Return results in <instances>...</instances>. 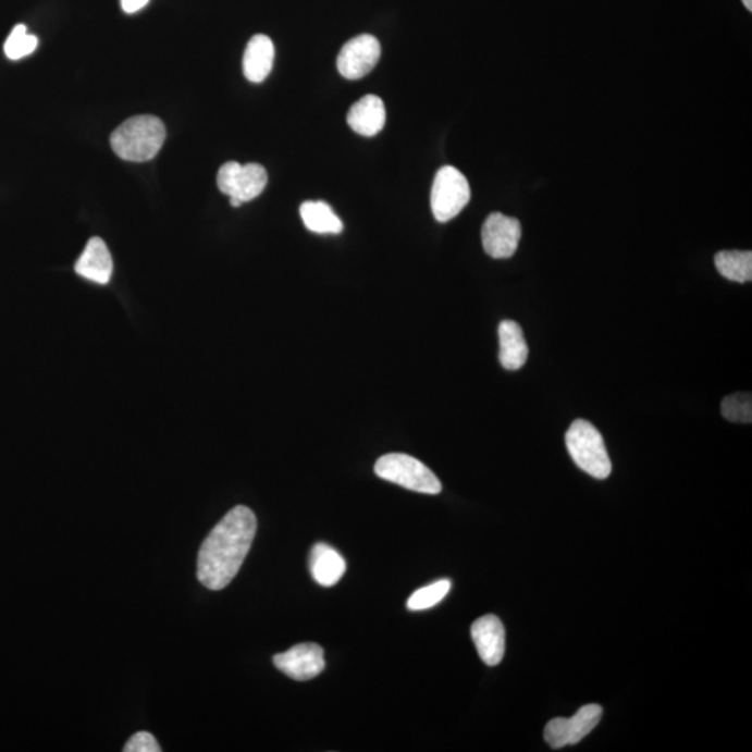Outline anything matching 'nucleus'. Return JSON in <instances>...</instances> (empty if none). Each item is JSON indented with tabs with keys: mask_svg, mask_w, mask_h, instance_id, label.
Returning <instances> with one entry per match:
<instances>
[{
	"mask_svg": "<svg viewBox=\"0 0 752 752\" xmlns=\"http://www.w3.org/2000/svg\"><path fill=\"white\" fill-rule=\"evenodd\" d=\"M257 517L246 506H236L218 522L204 541L197 562V577L208 590L231 584L251 550Z\"/></svg>",
	"mask_w": 752,
	"mask_h": 752,
	"instance_id": "1",
	"label": "nucleus"
},
{
	"mask_svg": "<svg viewBox=\"0 0 752 752\" xmlns=\"http://www.w3.org/2000/svg\"><path fill=\"white\" fill-rule=\"evenodd\" d=\"M167 138L161 119L141 114L124 122L112 133L111 146L119 158L128 162H147L158 156Z\"/></svg>",
	"mask_w": 752,
	"mask_h": 752,
	"instance_id": "2",
	"label": "nucleus"
},
{
	"mask_svg": "<svg viewBox=\"0 0 752 752\" xmlns=\"http://www.w3.org/2000/svg\"><path fill=\"white\" fill-rule=\"evenodd\" d=\"M566 446L576 465L587 474L605 480L611 476L612 463L604 437L591 422L576 420L566 433Z\"/></svg>",
	"mask_w": 752,
	"mask_h": 752,
	"instance_id": "3",
	"label": "nucleus"
},
{
	"mask_svg": "<svg viewBox=\"0 0 752 752\" xmlns=\"http://www.w3.org/2000/svg\"><path fill=\"white\" fill-rule=\"evenodd\" d=\"M375 474L382 480L427 495L442 491L441 481L424 463L405 453H390L375 463Z\"/></svg>",
	"mask_w": 752,
	"mask_h": 752,
	"instance_id": "4",
	"label": "nucleus"
},
{
	"mask_svg": "<svg viewBox=\"0 0 752 752\" xmlns=\"http://www.w3.org/2000/svg\"><path fill=\"white\" fill-rule=\"evenodd\" d=\"M471 188L458 169L443 167L437 171L431 190V208L437 222H449L470 202Z\"/></svg>",
	"mask_w": 752,
	"mask_h": 752,
	"instance_id": "5",
	"label": "nucleus"
},
{
	"mask_svg": "<svg viewBox=\"0 0 752 752\" xmlns=\"http://www.w3.org/2000/svg\"><path fill=\"white\" fill-rule=\"evenodd\" d=\"M217 182L219 190L244 204L252 201L266 190L268 173L261 164L232 161L219 169Z\"/></svg>",
	"mask_w": 752,
	"mask_h": 752,
	"instance_id": "6",
	"label": "nucleus"
},
{
	"mask_svg": "<svg viewBox=\"0 0 752 752\" xmlns=\"http://www.w3.org/2000/svg\"><path fill=\"white\" fill-rule=\"evenodd\" d=\"M381 58V44L373 35H358L342 48L337 57V70L347 79L366 77Z\"/></svg>",
	"mask_w": 752,
	"mask_h": 752,
	"instance_id": "7",
	"label": "nucleus"
},
{
	"mask_svg": "<svg viewBox=\"0 0 752 752\" xmlns=\"http://www.w3.org/2000/svg\"><path fill=\"white\" fill-rule=\"evenodd\" d=\"M520 238V222L500 212L491 213L482 226V246L488 256L495 260L515 256Z\"/></svg>",
	"mask_w": 752,
	"mask_h": 752,
	"instance_id": "8",
	"label": "nucleus"
},
{
	"mask_svg": "<svg viewBox=\"0 0 752 752\" xmlns=\"http://www.w3.org/2000/svg\"><path fill=\"white\" fill-rule=\"evenodd\" d=\"M273 664L293 680L307 681L321 675L325 669L322 646L306 642L273 656Z\"/></svg>",
	"mask_w": 752,
	"mask_h": 752,
	"instance_id": "9",
	"label": "nucleus"
},
{
	"mask_svg": "<svg viewBox=\"0 0 752 752\" xmlns=\"http://www.w3.org/2000/svg\"><path fill=\"white\" fill-rule=\"evenodd\" d=\"M478 655L488 666L500 665L505 656V627L496 616L486 615L474 621L471 627Z\"/></svg>",
	"mask_w": 752,
	"mask_h": 752,
	"instance_id": "10",
	"label": "nucleus"
},
{
	"mask_svg": "<svg viewBox=\"0 0 752 752\" xmlns=\"http://www.w3.org/2000/svg\"><path fill=\"white\" fill-rule=\"evenodd\" d=\"M76 272L79 276L96 282L98 285H108L113 273V260L107 244L102 238L93 237L76 262Z\"/></svg>",
	"mask_w": 752,
	"mask_h": 752,
	"instance_id": "11",
	"label": "nucleus"
},
{
	"mask_svg": "<svg viewBox=\"0 0 752 752\" xmlns=\"http://www.w3.org/2000/svg\"><path fill=\"white\" fill-rule=\"evenodd\" d=\"M348 126L362 137H373L382 132L386 123V109L382 99L366 96L353 104L347 114Z\"/></svg>",
	"mask_w": 752,
	"mask_h": 752,
	"instance_id": "12",
	"label": "nucleus"
},
{
	"mask_svg": "<svg viewBox=\"0 0 752 752\" xmlns=\"http://www.w3.org/2000/svg\"><path fill=\"white\" fill-rule=\"evenodd\" d=\"M275 47L267 35H254L243 58L244 76L251 83H262L272 72Z\"/></svg>",
	"mask_w": 752,
	"mask_h": 752,
	"instance_id": "13",
	"label": "nucleus"
},
{
	"mask_svg": "<svg viewBox=\"0 0 752 752\" xmlns=\"http://www.w3.org/2000/svg\"><path fill=\"white\" fill-rule=\"evenodd\" d=\"M310 570L318 584L333 587L345 576L346 562L335 547L321 542L312 547Z\"/></svg>",
	"mask_w": 752,
	"mask_h": 752,
	"instance_id": "14",
	"label": "nucleus"
},
{
	"mask_svg": "<svg viewBox=\"0 0 752 752\" xmlns=\"http://www.w3.org/2000/svg\"><path fill=\"white\" fill-rule=\"evenodd\" d=\"M500 360L503 368L509 371L520 370L528 358V346L519 323L502 321L500 325Z\"/></svg>",
	"mask_w": 752,
	"mask_h": 752,
	"instance_id": "15",
	"label": "nucleus"
},
{
	"mask_svg": "<svg viewBox=\"0 0 752 752\" xmlns=\"http://www.w3.org/2000/svg\"><path fill=\"white\" fill-rule=\"evenodd\" d=\"M300 215L308 231L318 234H338L343 231L341 218L323 201L301 204Z\"/></svg>",
	"mask_w": 752,
	"mask_h": 752,
	"instance_id": "16",
	"label": "nucleus"
},
{
	"mask_svg": "<svg viewBox=\"0 0 752 752\" xmlns=\"http://www.w3.org/2000/svg\"><path fill=\"white\" fill-rule=\"evenodd\" d=\"M715 266L722 276L731 282L747 283L752 279L751 251H720L716 254Z\"/></svg>",
	"mask_w": 752,
	"mask_h": 752,
	"instance_id": "17",
	"label": "nucleus"
},
{
	"mask_svg": "<svg viewBox=\"0 0 752 752\" xmlns=\"http://www.w3.org/2000/svg\"><path fill=\"white\" fill-rule=\"evenodd\" d=\"M602 714L601 705L590 704L577 711L572 718L567 719V731H569V745L579 744L587 736L600 724Z\"/></svg>",
	"mask_w": 752,
	"mask_h": 752,
	"instance_id": "18",
	"label": "nucleus"
},
{
	"mask_svg": "<svg viewBox=\"0 0 752 752\" xmlns=\"http://www.w3.org/2000/svg\"><path fill=\"white\" fill-rule=\"evenodd\" d=\"M452 582L449 580H440L433 582L424 589L417 590L415 594L408 597L407 607L410 611H426L430 607L440 604V602L449 594Z\"/></svg>",
	"mask_w": 752,
	"mask_h": 752,
	"instance_id": "19",
	"label": "nucleus"
},
{
	"mask_svg": "<svg viewBox=\"0 0 752 752\" xmlns=\"http://www.w3.org/2000/svg\"><path fill=\"white\" fill-rule=\"evenodd\" d=\"M38 47V38L35 35L27 33V27L23 24L13 28L10 33L7 42H4V53L10 61H20V59L28 57Z\"/></svg>",
	"mask_w": 752,
	"mask_h": 752,
	"instance_id": "20",
	"label": "nucleus"
},
{
	"mask_svg": "<svg viewBox=\"0 0 752 752\" xmlns=\"http://www.w3.org/2000/svg\"><path fill=\"white\" fill-rule=\"evenodd\" d=\"M722 416L731 422H743L751 424L752 421V397L751 393H735L724 398L722 402Z\"/></svg>",
	"mask_w": 752,
	"mask_h": 752,
	"instance_id": "21",
	"label": "nucleus"
},
{
	"mask_svg": "<svg viewBox=\"0 0 752 752\" xmlns=\"http://www.w3.org/2000/svg\"><path fill=\"white\" fill-rule=\"evenodd\" d=\"M544 739L554 750L569 745V731H567V718L552 719L544 730Z\"/></svg>",
	"mask_w": 752,
	"mask_h": 752,
	"instance_id": "22",
	"label": "nucleus"
},
{
	"mask_svg": "<svg viewBox=\"0 0 752 752\" xmlns=\"http://www.w3.org/2000/svg\"><path fill=\"white\" fill-rule=\"evenodd\" d=\"M124 752H161L162 749L159 747L156 737L148 731H139L127 741L124 745Z\"/></svg>",
	"mask_w": 752,
	"mask_h": 752,
	"instance_id": "23",
	"label": "nucleus"
},
{
	"mask_svg": "<svg viewBox=\"0 0 752 752\" xmlns=\"http://www.w3.org/2000/svg\"><path fill=\"white\" fill-rule=\"evenodd\" d=\"M122 9L128 14L137 13L147 7L149 0H121Z\"/></svg>",
	"mask_w": 752,
	"mask_h": 752,
	"instance_id": "24",
	"label": "nucleus"
},
{
	"mask_svg": "<svg viewBox=\"0 0 752 752\" xmlns=\"http://www.w3.org/2000/svg\"><path fill=\"white\" fill-rule=\"evenodd\" d=\"M743 3H744V7L747 8V10H750V12H751V10H752V0H743Z\"/></svg>",
	"mask_w": 752,
	"mask_h": 752,
	"instance_id": "25",
	"label": "nucleus"
}]
</instances>
